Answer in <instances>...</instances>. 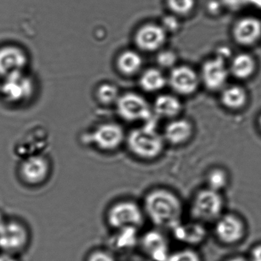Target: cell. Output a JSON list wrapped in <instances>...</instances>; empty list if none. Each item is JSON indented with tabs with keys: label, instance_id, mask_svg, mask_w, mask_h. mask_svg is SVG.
I'll return each mask as SVG.
<instances>
[{
	"label": "cell",
	"instance_id": "cell-1",
	"mask_svg": "<svg viewBox=\"0 0 261 261\" xmlns=\"http://www.w3.org/2000/svg\"><path fill=\"white\" fill-rule=\"evenodd\" d=\"M146 218L159 229L172 230L182 221L184 206L179 195L165 187L149 190L142 204Z\"/></svg>",
	"mask_w": 261,
	"mask_h": 261
},
{
	"label": "cell",
	"instance_id": "cell-2",
	"mask_svg": "<svg viewBox=\"0 0 261 261\" xmlns=\"http://www.w3.org/2000/svg\"><path fill=\"white\" fill-rule=\"evenodd\" d=\"M125 145L133 156L146 162L160 158L166 146L162 132L157 130L152 120L131 129L126 134Z\"/></svg>",
	"mask_w": 261,
	"mask_h": 261
},
{
	"label": "cell",
	"instance_id": "cell-3",
	"mask_svg": "<svg viewBox=\"0 0 261 261\" xmlns=\"http://www.w3.org/2000/svg\"><path fill=\"white\" fill-rule=\"evenodd\" d=\"M225 201L221 192L204 187L195 193L189 206L191 219L201 224L215 223L224 213Z\"/></svg>",
	"mask_w": 261,
	"mask_h": 261
},
{
	"label": "cell",
	"instance_id": "cell-4",
	"mask_svg": "<svg viewBox=\"0 0 261 261\" xmlns=\"http://www.w3.org/2000/svg\"><path fill=\"white\" fill-rule=\"evenodd\" d=\"M145 219L146 215L142 205L130 199L116 201L110 206L106 213L107 223L114 230L139 229L144 224Z\"/></svg>",
	"mask_w": 261,
	"mask_h": 261
},
{
	"label": "cell",
	"instance_id": "cell-5",
	"mask_svg": "<svg viewBox=\"0 0 261 261\" xmlns=\"http://www.w3.org/2000/svg\"><path fill=\"white\" fill-rule=\"evenodd\" d=\"M126 133L121 125L105 122L93 128L83 136V142L103 152L118 150L126 140Z\"/></svg>",
	"mask_w": 261,
	"mask_h": 261
},
{
	"label": "cell",
	"instance_id": "cell-6",
	"mask_svg": "<svg viewBox=\"0 0 261 261\" xmlns=\"http://www.w3.org/2000/svg\"><path fill=\"white\" fill-rule=\"evenodd\" d=\"M51 162L45 153L21 159L18 167L19 179L25 186L37 187L45 184L51 173Z\"/></svg>",
	"mask_w": 261,
	"mask_h": 261
},
{
	"label": "cell",
	"instance_id": "cell-7",
	"mask_svg": "<svg viewBox=\"0 0 261 261\" xmlns=\"http://www.w3.org/2000/svg\"><path fill=\"white\" fill-rule=\"evenodd\" d=\"M119 117L127 123H148L152 120V105L140 94L128 92L120 95L116 103Z\"/></svg>",
	"mask_w": 261,
	"mask_h": 261
},
{
	"label": "cell",
	"instance_id": "cell-8",
	"mask_svg": "<svg viewBox=\"0 0 261 261\" xmlns=\"http://www.w3.org/2000/svg\"><path fill=\"white\" fill-rule=\"evenodd\" d=\"M198 74L201 86L210 92H220L230 77L228 63L221 56L206 59L201 64Z\"/></svg>",
	"mask_w": 261,
	"mask_h": 261
},
{
	"label": "cell",
	"instance_id": "cell-9",
	"mask_svg": "<svg viewBox=\"0 0 261 261\" xmlns=\"http://www.w3.org/2000/svg\"><path fill=\"white\" fill-rule=\"evenodd\" d=\"M30 241L29 227L19 220H7L0 230V249L4 253L15 255L23 251Z\"/></svg>",
	"mask_w": 261,
	"mask_h": 261
},
{
	"label": "cell",
	"instance_id": "cell-10",
	"mask_svg": "<svg viewBox=\"0 0 261 261\" xmlns=\"http://www.w3.org/2000/svg\"><path fill=\"white\" fill-rule=\"evenodd\" d=\"M167 85L179 97L195 95L201 86L198 71L186 65H176L167 77Z\"/></svg>",
	"mask_w": 261,
	"mask_h": 261
},
{
	"label": "cell",
	"instance_id": "cell-11",
	"mask_svg": "<svg viewBox=\"0 0 261 261\" xmlns=\"http://www.w3.org/2000/svg\"><path fill=\"white\" fill-rule=\"evenodd\" d=\"M214 224L217 240L224 245H235L242 241L247 234L245 221L237 214L224 213Z\"/></svg>",
	"mask_w": 261,
	"mask_h": 261
},
{
	"label": "cell",
	"instance_id": "cell-12",
	"mask_svg": "<svg viewBox=\"0 0 261 261\" xmlns=\"http://www.w3.org/2000/svg\"><path fill=\"white\" fill-rule=\"evenodd\" d=\"M34 92L33 79L23 71L13 73L5 77L1 93L7 102L13 105L28 101Z\"/></svg>",
	"mask_w": 261,
	"mask_h": 261
},
{
	"label": "cell",
	"instance_id": "cell-13",
	"mask_svg": "<svg viewBox=\"0 0 261 261\" xmlns=\"http://www.w3.org/2000/svg\"><path fill=\"white\" fill-rule=\"evenodd\" d=\"M231 36L237 45L250 48L261 40V19L254 16H244L232 25Z\"/></svg>",
	"mask_w": 261,
	"mask_h": 261
},
{
	"label": "cell",
	"instance_id": "cell-14",
	"mask_svg": "<svg viewBox=\"0 0 261 261\" xmlns=\"http://www.w3.org/2000/svg\"><path fill=\"white\" fill-rule=\"evenodd\" d=\"M168 36L169 34L162 25L147 23L137 32L135 42L140 49L146 53H154L164 48Z\"/></svg>",
	"mask_w": 261,
	"mask_h": 261
},
{
	"label": "cell",
	"instance_id": "cell-15",
	"mask_svg": "<svg viewBox=\"0 0 261 261\" xmlns=\"http://www.w3.org/2000/svg\"><path fill=\"white\" fill-rule=\"evenodd\" d=\"M162 134L166 145L178 147L192 140L195 134V126L189 119L177 117L168 120Z\"/></svg>",
	"mask_w": 261,
	"mask_h": 261
},
{
	"label": "cell",
	"instance_id": "cell-16",
	"mask_svg": "<svg viewBox=\"0 0 261 261\" xmlns=\"http://www.w3.org/2000/svg\"><path fill=\"white\" fill-rule=\"evenodd\" d=\"M143 251L150 261H168L170 250L168 238L160 230H151L146 232L140 238Z\"/></svg>",
	"mask_w": 261,
	"mask_h": 261
},
{
	"label": "cell",
	"instance_id": "cell-17",
	"mask_svg": "<svg viewBox=\"0 0 261 261\" xmlns=\"http://www.w3.org/2000/svg\"><path fill=\"white\" fill-rule=\"evenodd\" d=\"M171 231L175 240L191 247L202 244L207 239V237L205 224L193 220L187 222L181 221Z\"/></svg>",
	"mask_w": 261,
	"mask_h": 261
},
{
	"label": "cell",
	"instance_id": "cell-18",
	"mask_svg": "<svg viewBox=\"0 0 261 261\" xmlns=\"http://www.w3.org/2000/svg\"><path fill=\"white\" fill-rule=\"evenodd\" d=\"M27 62V54L19 47L0 48V75L7 77L13 73L23 71Z\"/></svg>",
	"mask_w": 261,
	"mask_h": 261
},
{
	"label": "cell",
	"instance_id": "cell-19",
	"mask_svg": "<svg viewBox=\"0 0 261 261\" xmlns=\"http://www.w3.org/2000/svg\"><path fill=\"white\" fill-rule=\"evenodd\" d=\"M249 93L241 85L227 84L219 92V101L221 106L231 112L242 111L248 105Z\"/></svg>",
	"mask_w": 261,
	"mask_h": 261
},
{
	"label": "cell",
	"instance_id": "cell-20",
	"mask_svg": "<svg viewBox=\"0 0 261 261\" xmlns=\"http://www.w3.org/2000/svg\"><path fill=\"white\" fill-rule=\"evenodd\" d=\"M258 68L256 58L248 53L235 55L228 64L230 76L238 81H248L256 73Z\"/></svg>",
	"mask_w": 261,
	"mask_h": 261
},
{
	"label": "cell",
	"instance_id": "cell-21",
	"mask_svg": "<svg viewBox=\"0 0 261 261\" xmlns=\"http://www.w3.org/2000/svg\"><path fill=\"white\" fill-rule=\"evenodd\" d=\"M153 115L159 118L170 120L181 117L183 103L179 97L174 94H162L152 105Z\"/></svg>",
	"mask_w": 261,
	"mask_h": 261
},
{
	"label": "cell",
	"instance_id": "cell-22",
	"mask_svg": "<svg viewBox=\"0 0 261 261\" xmlns=\"http://www.w3.org/2000/svg\"><path fill=\"white\" fill-rule=\"evenodd\" d=\"M140 84L142 89L146 92H158L166 88L167 77L161 70L155 68H149L142 74Z\"/></svg>",
	"mask_w": 261,
	"mask_h": 261
},
{
	"label": "cell",
	"instance_id": "cell-23",
	"mask_svg": "<svg viewBox=\"0 0 261 261\" xmlns=\"http://www.w3.org/2000/svg\"><path fill=\"white\" fill-rule=\"evenodd\" d=\"M205 183L207 189L222 193L230 184V175L224 168L215 166L206 173Z\"/></svg>",
	"mask_w": 261,
	"mask_h": 261
},
{
	"label": "cell",
	"instance_id": "cell-24",
	"mask_svg": "<svg viewBox=\"0 0 261 261\" xmlns=\"http://www.w3.org/2000/svg\"><path fill=\"white\" fill-rule=\"evenodd\" d=\"M143 59L139 53L135 51H123L117 59V67L120 72L126 75H132L141 69Z\"/></svg>",
	"mask_w": 261,
	"mask_h": 261
},
{
	"label": "cell",
	"instance_id": "cell-25",
	"mask_svg": "<svg viewBox=\"0 0 261 261\" xmlns=\"http://www.w3.org/2000/svg\"><path fill=\"white\" fill-rule=\"evenodd\" d=\"M171 14L178 18L187 17L195 11L197 0H166Z\"/></svg>",
	"mask_w": 261,
	"mask_h": 261
},
{
	"label": "cell",
	"instance_id": "cell-26",
	"mask_svg": "<svg viewBox=\"0 0 261 261\" xmlns=\"http://www.w3.org/2000/svg\"><path fill=\"white\" fill-rule=\"evenodd\" d=\"M137 228H126L117 231L114 240V244L116 247L120 249H127L134 247L137 242L139 243L140 238L137 235Z\"/></svg>",
	"mask_w": 261,
	"mask_h": 261
},
{
	"label": "cell",
	"instance_id": "cell-27",
	"mask_svg": "<svg viewBox=\"0 0 261 261\" xmlns=\"http://www.w3.org/2000/svg\"><path fill=\"white\" fill-rule=\"evenodd\" d=\"M120 96L117 87L111 84H103L97 91V100L101 105L107 106L116 105Z\"/></svg>",
	"mask_w": 261,
	"mask_h": 261
},
{
	"label": "cell",
	"instance_id": "cell-28",
	"mask_svg": "<svg viewBox=\"0 0 261 261\" xmlns=\"http://www.w3.org/2000/svg\"><path fill=\"white\" fill-rule=\"evenodd\" d=\"M168 261H201V258L196 250L187 247L171 253Z\"/></svg>",
	"mask_w": 261,
	"mask_h": 261
},
{
	"label": "cell",
	"instance_id": "cell-29",
	"mask_svg": "<svg viewBox=\"0 0 261 261\" xmlns=\"http://www.w3.org/2000/svg\"><path fill=\"white\" fill-rule=\"evenodd\" d=\"M177 55L171 50H162L157 56V62L163 68H173L176 66Z\"/></svg>",
	"mask_w": 261,
	"mask_h": 261
},
{
	"label": "cell",
	"instance_id": "cell-30",
	"mask_svg": "<svg viewBox=\"0 0 261 261\" xmlns=\"http://www.w3.org/2000/svg\"><path fill=\"white\" fill-rule=\"evenodd\" d=\"M87 261H116L114 256L107 250H95L91 252Z\"/></svg>",
	"mask_w": 261,
	"mask_h": 261
},
{
	"label": "cell",
	"instance_id": "cell-31",
	"mask_svg": "<svg viewBox=\"0 0 261 261\" xmlns=\"http://www.w3.org/2000/svg\"><path fill=\"white\" fill-rule=\"evenodd\" d=\"M221 4L230 11H238L250 5V0H221Z\"/></svg>",
	"mask_w": 261,
	"mask_h": 261
},
{
	"label": "cell",
	"instance_id": "cell-32",
	"mask_svg": "<svg viewBox=\"0 0 261 261\" xmlns=\"http://www.w3.org/2000/svg\"><path fill=\"white\" fill-rule=\"evenodd\" d=\"M162 27L167 32L168 34L170 33H175L176 30H178V27H179L178 17L172 15V16H168V17L165 18L163 19Z\"/></svg>",
	"mask_w": 261,
	"mask_h": 261
},
{
	"label": "cell",
	"instance_id": "cell-33",
	"mask_svg": "<svg viewBox=\"0 0 261 261\" xmlns=\"http://www.w3.org/2000/svg\"><path fill=\"white\" fill-rule=\"evenodd\" d=\"M249 261H261V244H256L251 249Z\"/></svg>",
	"mask_w": 261,
	"mask_h": 261
},
{
	"label": "cell",
	"instance_id": "cell-34",
	"mask_svg": "<svg viewBox=\"0 0 261 261\" xmlns=\"http://www.w3.org/2000/svg\"><path fill=\"white\" fill-rule=\"evenodd\" d=\"M0 261H19L15 255L3 253L0 254Z\"/></svg>",
	"mask_w": 261,
	"mask_h": 261
},
{
	"label": "cell",
	"instance_id": "cell-35",
	"mask_svg": "<svg viewBox=\"0 0 261 261\" xmlns=\"http://www.w3.org/2000/svg\"><path fill=\"white\" fill-rule=\"evenodd\" d=\"M227 261H249V259H246L244 256H233V257L230 258L229 259H227Z\"/></svg>",
	"mask_w": 261,
	"mask_h": 261
},
{
	"label": "cell",
	"instance_id": "cell-36",
	"mask_svg": "<svg viewBox=\"0 0 261 261\" xmlns=\"http://www.w3.org/2000/svg\"><path fill=\"white\" fill-rule=\"evenodd\" d=\"M250 5H254L261 10V0H250Z\"/></svg>",
	"mask_w": 261,
	"mask_h": 261
},
{
	"label": "cell",
	"instance_id": "cell-37",
	"mask_svg": "<svg viewBox=\"0 0 261 261\" xmlns=\"http://www.w3.org/2000/svg\"><path fill=\"white\" fill-rule=\"evenodd\" d=\"M7 219L4 217L3 214L0 213V230L4 227V224L7 222Z\"/></svg>",
	"mask_w": 261,
	"mask_h": 261
},
{
	"label": "cell",
	"instance_id": "cell-38",
	"mask_svg": "<svg viewBox=\"0 0 261 261\" xmlns=\"http://www.w3.org/2000/svg\"><path fill=\"white\" fill-rule=\"evenodd\" d=\"M257 126L258 129H259V130L260 131L261 133V114H259L257 118Z\"/></svg>",
	"mask_w": 261,
	"mask_h": 261
}]
</instances>
